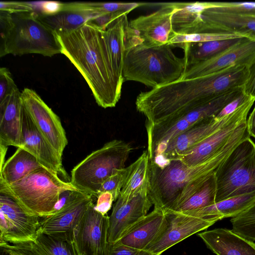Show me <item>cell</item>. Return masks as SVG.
<instances>
[{
	"instance_id": "27",
	"label": "cell",
	"mask_w": 255,
	"mask_h": 255,
	"mask_svg": "<svg viewBox=\"0 0 255 255\" xmlns=\"http://www.w3.org/2000/svg\"><path fill=\"white\" fill-rule=\"evenodd\" d=\"M255 201V192H253L229 198L201 209L182 213L196 217L220 220L236 216L251 206Z\"/></svg>"
},
{
	"instance_id": "35",
	"label": "cell",
	"mask_w": 255,
	"mask_h": 255,
	"mask_svg": "<svg viewBox=\"0 0 255 255\" xmlns=\"http://www.w3.org/2000/svg\"><path fill=\"white\" fill-rule=\"evenodd\" d=\"M128 172V166L117 170L102 183L98 194L109 192L113 195L115 201L118 198Z\"/></svg>"
},
{
	"instance_id": "31",
	"label": "cell",
	"mask_w": 255,
	"mask_h": 255,
	"mask_svg": "<svg viewBox=\"0 0 255 255\" xmlns=\"http://www.w3.org/2000/svg\"><path fill=\"white\" fill-rule=\"evenodd\" d=\"M242 38H254L244 34L236 33L212 32L182 34L173 31L167 44L170 45L172 47H177L179 45L188 43L204 42Z\"/></svg>"
},
{
	"instance_id": "18",
	"label": "cell",
	"mask_w": 255,
	"mask_h": 255,
	"mask_svg": "<svg viewBox=\"0 0 255 255\" xmlns=\"http://www.w3.org/2000/svg\"><path fill=\"white\" fill-rule=\"evenodd\" d=\"M152 204L148 192L143 191L133 197H118L109 216L107 241L114 244L134 224L147 215Z\"/></svg>"
},
{
	"instance_id": "21",
	"label": "cell",
	"mask_w": 255,
	"mask_h": 255,
	"mask_svg": "<svg viewBox=\"0 0 255 255\" xmlns=\"http://www.w3.org/2000/svg\"><path fill=\"white\" fill-rule=\"evenodd\" d=\"M22 108L17 87L0 102V144L22 146Z\"/></svg>"
},
{
	"instance_id": "1",
	"label": "cell",
	"mask_w": 255,
	"mask_h": 255,
	"mask_svg": "<svg viewBox=\"0 0 255 255\" xmlns=\"http://www.w3.org/2000/svg\"><path fill=\"white\" fill-rule=\"evenodd\" d=\"M249 68L234 66L141 92L136 98V110L151 125L182 116L223 94L244 88Z\"/></svg>"
},
{
	"instance_id": "43",
	"label": "cell",
	"mask_w": 255,
	"mask_h": 255,
	"mask_svg": "<svg viewBox=\"0 0 255 255\" xmlns=\"http://www.w3.org/2000/svg\"><path fill=\"white\" fill-rule=\"evenodd\" d=\"M247 125L250 135L255 138V106L247 121Z\"/></svg>"
},
{
	"instance_id": "12",
	"label": "cell",
	"mask_w": 255,
	"mask_h": 255,
	"mask_svg": "<svg viewBox=\"0 0 255 255\" xmlns=\"http://www.w3.org/2000/svg\"><path fill=\"white\" fill-rule=\"evenodd\" d=\"M164 213V227L144 250L150 255H160L175 244L207 229L218 221L216 219L201 218L173 212Z\"/></svg>"
},
{
	"instance_id": "3",
	"label": "cell",
	"mask_w": 255,
	"mask_h": 255,
	"mask_svg": "<svg viewBox=\"0 0 255 255\" xmlns=\"http://www.w3.org/2000/svg\"><path fill=\"white\" fill-rule=\"evenodd\" d=\"M248 137L250 135L245 121L237 127L221 150L199 165L189 166L179 159L168 160L161 166L150 161L148 195L154 208L165 213L184 202Z\"/></svg>"
},
{
	"instance_id": "34",
	"label": "cell",
	"mask_w": 255,
	"mask_h": 255,
	"mask_svg": "<svg viewBox=\"0 0 255 255\" xmlns=\"http://www.w3.org/2000/svg\"><path fill=\"white\" fill-rule=\"evenodd\" d=\"M81 8L98 12L101 15L121 13L128 14L134 9L142 5L137 2H77Z\"/></svg>"
},
{
	"instance_id": "42",
	"label": "cell",
	"mask_w": 255,
	"mask_h": 255,
	"mask_svg": "<svg viewBox=\"0 0 255 255\" xmlns=\"http://www.w3.org/2000/svg\"><path fill=\"white\" fill-rule=\"evenodd\" d=\"M243 91L247 95L255 98V60L249 68V76Z\"/></svg>"
},
{
	"instance_id": "2",
	"label": "cell",
	"mask_w": 255,
	"mask_h": 255,
	"mask_svg": "<svg viewBox=\"0 0 255 255\" xmlns=\"http://www.w3.org/2000/svg\"><path fill=\"white\" fill-rule=\"evenodd\" d=\"M55 34L61 54L81 73L97 104L105 109L115 107L124 79L113 67L104 30L87 22L73 30Z\"/></svg>"
},
{
	"instance_id": "9",
	"label": "cell",
	"mask_w": 255,
	"mask_h": 255,
	"mask_svg": "<svg viewBox=\"0 0 255 255\" xmlns=\"http://www.w3.org/2000/svg\"><path fill=\"white\" fill-rule=\"evenodd\" d=\"M215 202L255 192V144L244 139L215 172Z\"/></svg>"
},
{
	"instance_id": "13",
	"label": "cell",
	"mask_w": 255,
	"mask_h": 255,
	"mask_svg": "<svg viewBox=\"0 0 255 255\" xmlns=\"http://www.w3.org/2000/svg\"><path fill=\"white\" fill-rule=\"evenodd\" d=\"M92 203L73 232L79 255H105L108 246L109 216L94 209Z\"/></svg>"
},
{
	"instance_id": "7",
	"label": "cell",
	"mask_w": 255,
	"mask_h": 255,
	"mask_svg": "<svg viewBox=\"0 0 255 255\" xmlns=\"http://www.w3.org/2000/svg\"><path fill=\"white\" fill-rule=\"evenodd\" d=\"M66 190L79 189L45 168L11 185L0 184V193L8 196L27 213L39 218L53 214L60 194Z\"/></svg>"
},
{
	"instance_id": "22",
	"label": "cell",
	"mask_w": 255,
	"mask_h": 255,
	"mask_svg": "<svg viewBox=\"0 0 255 255\" xmlns=\"http://www.w3.org/2000/svg\"><path fill=\"white\" fill-rule=\"evenodd\" d=\"M198 236L216 255H255V243L226 228H216Z\"/></svg>"
},
{
	"instance_id": "33",
	"label": "cell",
	"mask_w": 255,
	"mask_h": 255,
	"mask_svg": "<svg viewBox=\"0 0 255 255\" xmlns=\"http://www.w3.org/2000/svg\"><path fill=\"white\" fill-rule=\"evenodd\" d=\"M231 230L242 238L255 242V201L246 210L232 218Z\"/></svg>"
},
{
	"instance_id": "36",
	"label": "cell",
	"mask_w": 255,
	"mask_h": 255,
	"mask_svg": "<svg viewBox=\"0 0 255 255\" xmlns=\"http://www.w3.org/2000/svg\"><path fill=\"white\" fill-rule=\"evenodd\" d=\"M0 246L6 255H47L35 242L15 244L0 242Z\"/></svg>"
},
{
	"instance_id": "5",
	"label": "cell",
	"mask_w": 255,
	"mask_h": 255,
	"mask_svg": "<svg viewBox=\"0 0 255 255\" xmlns=\"http://www.w3.org/2000/svg\"><path fill=\"white\" fill-rule=\"evenodd\" d=\"M0 56L35 53L52 57L61 54L55 33L40 20L35 11H0Z\"/></svg>"
},
{
	"instance_id": "4",
	"label": "cell",
	"mask_w": 255,
	"mask_h": 255,
	"mask_svg": "<svg viewBox=\"0 0 255 255\" xmlns=\"http://www.w3.org/2000/svg\"><path fill=\"white\" fill-rule=\"evenodd\" d=\"M172 16L174 32L244 34L255 38V2H175Z\"/></svg>"
},
{
	"instance_id": "37",
	"label": "cell",
	"mask_w": 255,
	"mask_h": 255,
	"mask_svg": "<svg viewBox=\"0 0 255 255\" xmlns=\"http://www.w3.org/2000/svg\"><path fill=\"white\" fill-rule=\"evenodd\" d=\"M17 87L11 73L5 67L0 68V102Z\"/></svg>"
},
{
	"instance_id": "8",
	"label": "cell",
	"mask_w": 255,
	"mask_h": 255,
	"mask_svg": "<svg viewBox=\"0 0 255 255\" xmlns=\"http://www.w3.org/2000/svg\"><path fill=\"white\" fill-rule=\"evenodd\" d=\"M131 150V145L122 140L107 142L72 169L70 182L82 192L97 198L104 181L117 170L125 168Z\"/></svg>"
},
{
	"instance_id": "32",
	"label": "cell",
	"mask_w": 255,
	"mask_h": 255,
	"mask_svg": "<svg viewBox=\"0 0 255 255\" xmlns=\"http://www.w3.org/2000/svg\"><path fill=\"white\" fill-rule=\"evenodd\" d=\"M35 242L47 255H79L74 241L38 232Z\"/></svg>"
},
{
	"instance_id": "24",
	"label": "cell",
	"mask_w": 255,
	"mask_h": 255,
	"mask_svg": "<svg viewBox=\"0 0 255 255\" xmlns=\"http://www.w3.org/2000/svg\"><path fill=\"white\" fill-rule=\"evenodd\" d=\"M62 9L53 14L37 13L41 21L55 33L77 29L90 20L101 15L100 13L82 8L76 2H62Z\"/></svg>"
},
{
	"instance_id": "29",
	"label": "cell",
	"mask_w": 255,
	"mask_h": 255,
	"mask_svg": "<svg viewBox=\"0 0 255 255\" xmlns=\"http://www.w3.org/2000/svg\"><path fill=\"white\" fill-rule=\"evenodd\" d=\"M241 38L182 44L177 47L184 51L186 69L208 60L236 43Z\"/></svg>"
},
{
	"instance_id": "25",
	"label": "cell",
	"mask_w": 255,
	"mask_h": 255,
	"mask_svg": "<svg viewBox=\"0 0 255 255\" xmlns=\"http://www.w3.org/2000/svg\"><path fill=\"white\" fill-rule=\"evenodd\" d=\"M127 15L125 14L119 17L104 30L113 67L122 78H124L123 70L129 27Z\"/></svg>"
},
{
	"instance_id": "26",
	"label": "cell",
	"mask_w": 255,
	"mask_h": 255,
	"mask_svg": "<svg viewBox=\"0 0 255 255\" xmlns=\"http://www.w3.org/2000/svg\"><path fill=\"white\" fill-rule=\"evenodd\" d=\"M42 168L33 155L26 150L18 147L0 166V184L11 185Z\"/></svg>"
},
{
	"instance_id": "16",
	"label": "cell",
	"mask_w": 255,
	"mask_h": 255,
	"mask_svg": "<svg viewBox=\"0 0 255 255\" xmlns=\"http://www.w3.org/2000/svg\"><path fill=\"white\" fill-rule=\"evenodd\" d=\"M255 60V38H242L214 57L187 68L181 79L210 74L236 65L250 67Z\"/></svg>"
},
{
	"instance_id": "15",
	"label": "cell",
	"mask_w": 255,
	"mask_h": 255,
	"mask_svg": "<svg viewBox=\"0 0 255 255\" xmlns=\"http://www.w3.org/2000/svg\"><path fill=\"white\" fill-rule=\"evenodd\" d=\"M255 101L250 97L237 109L232 119L222 128L177 158L189 166L203 163L217 153L228 141L237 127L247 120V116Z\"/></svg>"
},
{
	"instance_id": "44",
	"label": "cell",
	"mask_w": 255,
	"mask_h": 255,
	"mask_svg": "<svg viewBox=\"0 0 255 255\" xmlns=\"http://www.w3.org/2000/svg\"><path fill=\"white\" fill-rule=\"evenodd\" d=\"M0 255H6L1 249H0Z\"/></svg>"
},
{
	"instance_id": "19",
	"label": "cell",
	"mask_w": 255,
	"mask_h": 255,
	"mask_svg": "<svg viewBox=\"0 0 255 255\" xmlns=\"http://www.w3.org/2000/svg\"><path fill=\"white\" fill-rule=\"evenodd\" d=\"M22 118L23 144L20 148L30 153L49 172L70 182L71 178L63 166L62 159L39 132L23 106Z\"/></svg>"
},
{
	"instance_id": "20",
	"label": "cell",
	"mask_w": 255,
	"mask_h": 255,
	"mask_svg": "<svg viewBox=\"0 0 255 255\" xmlns=\"http://www.w3.org/2000/svg\"><path fill=\"white\" fill-rule=\"evenodd\" d=\"M93 203V196L88 194L78 198L54 214L43 218L38 232L74 241V230Z\"/></svg>"
},
{
	"instance_id": "39",
	"label": "cell",
	"mask_w": 255,
	"mask_h": 255,
	"mask_svg": "<svg viewBox=\"0 0 255 255\" xmlns=\"http://www.w3.org/2000/svg\"><path fill=\"white\" fill-rule=\"evenodd\" d=\"M105 255H150L143 250H139L115 243L108 244Z\"/></svg>"
},
{
	"instance_id": "40",
	"label": "cell",
	"mask_w": 255,
	"mask_h": 255,
	"mask_svg": "<svg viewBox=\"0 0 255 255\" xmlns=\"http://www.w3.org/2000/svg\"><path fill=\"white\" fill-rule=\"evenodd\" d=\"M97 198L95 210L103 215H106L115 201L113 194L109 192H104L100 193Z\"/></svg>"
},
{
	"instance_id": "14",
	"label": "cell",
	"mask_w": 255,
	"mask_h": 255,
	"mask_svg": "<svg viewBox=\"0 0 255 255\" xmlns=\"http://www.w3.org/2000/svg\"><path fill=\"white\" fill-rule=\"evenodd\" d=\"M161 7L146 15H141L129 22V30L136 37L139 44L151 47L167 44L174 31L171 2L159 4Z\"/></svg>"
},
{
	"instance_id": "28",
	"label": "cell",
	"mask_w": 255,
	"mask_h": 255,
	"mask_svg": "<svg viewBox=\"0 0 255 255\" xmlns=\"http://www.w3.org/2000/svg\"><path fill=\"white\" fill-rule=\"evenodd\" d=\"M128 167V174L119 196L124 199L131 198L141 192H148L150 159L147 151H143Z\"/></svg>"
},
{
	"instance_id": "17",
	"label": "cell",
	"mask_w": 255,
	"mask_h": 255,
	"mask_svg": "<svg viewBox=\"0 0 255 255\" xmlns=\"http://www.w3.org/2000/svg\"><path fill=\"white\" fill-rule=\"evenodd\" d=\"M234 112L220 118H208L192 126L170 140L162 153L149 159L150 161L161 166L168 160L179 158L225 125L232 119Z\"/></svg>"
},
{
	"instance_id": "11",
	"label": "cell",
	"mask_w": 255,
	"mask_h": 255,
	"mask_svg": "<svg viewBox=\"0 0 255 255\" xmlns=\"http://www.w3.org/2000/svg\"><path fill=\"white\" fill-rule=\"evenodd\" d=\"M39 217L30 214L8 196L0 195V242L11 244L35 242Z\"/></svg>"
},
{
	"instance_id": "41",
	"label": "cell",
	"mask_w": 255,
	"mask_h": 255,
	"mask_svg": "<svg viewBox=\"0 0 255 255\" xmlns=\"http://www.w3.org/2000/svg\"><path fill=\"white\" fill-rule=\"evenodd\" d=\"M250 97L245 94L243 91L237 98L226 105L216 117L220 118L232 113L248 100Z\"/></svg>"
},
{
	"instance_id": "6",
	"label": "cell",
	"mask_w": 255,
	"mask_h": 255,
	"mask_svg": "<svg viewBox=\"0 0 255 255\" xmlns=\"http://www.w3.org/2000/svg\"><path fill=\"white\" fill-rule=\"evenodd\" d=\"M172 47L141 45L127 48L123 70L124 79L142 83L152 89L182 78L186 70L184 57H177Z\"/></svg>"
},
{
	"instance_id": "23",
	"label": "cell",
	"mask_w": 255,
	"mask_h": 255,
	"mask_svg": "<svg viewBox=\"0 0 255 255\" xmlns=\"http://www.w3.org/2000/svg\"><path fill=\"white\" fill-rule=\"evenodd\" d=\"M165 223L164 212L154 208L152 211L131 227L116 243L144 251L159 235Z\"/></svg>"
},
{
	"instance_id": "10",
	"label": "cell",
	"mask_w": 255,
	"mask_h": 255,
	"mask_svg": "<svg viewBox=\"0 0 255 255\" xmlns=\"http://www.w3.org/2000/svg\"><path fill=\"white\" fill-rule=\"evenodd\" d=\"M21 100L39 132L62 159L68 139L59 117L32 89L24 88L21 92Z\"/></svg>"
},
{
	"instance_id": "30",
	"label": "cell",
	"mask_w": 255,
	"mask_h": 255,
	"mask_svg": "<svg viewBox=\"0 0 255 255\" xmlns=\"http://www.w3.org/2000/svg\"><path fill=\"white\" fill-rule=\"evenodd\" d=\"M215 172L187 199L173 210L168 212L182 213L201 209L214 204L216 203L217 190Z\"/></svg>"
},
{
	"instance_id": "38",
	"label": "cell",
	"mask_w": 255,
	"mask_h": 255,
	"mask_svg": "<svg viewBox=\"0 0 255 255\" xmlns=\"http://www.w3.org/2000/svg\"><path fill=\"white\" fill-rule=\"evenodd\" d=\"M0 11L8 13H18L34 11V8L31 2L1 1Z\"/></svg>"
}]
</instances>
